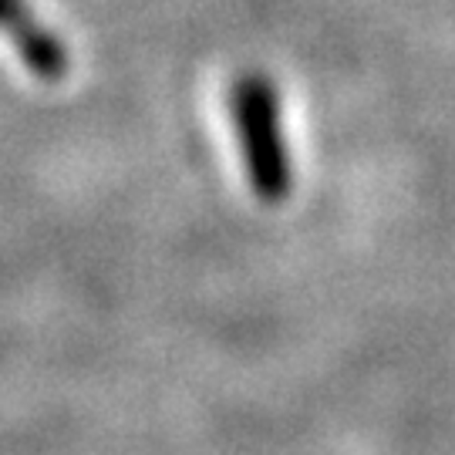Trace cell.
Here are the masks:
<instances>
[{
    "label": "cell",
    "instance_id": "6da1fadb",
    "mask_svg": "<svg viewBox=\"0 0 455 455\" xmlns=\"http://www.w3.org/2000/svg\"><path fill=\"white\" fill-rule=\"evenodd\" d=\"M229 115L246 186L270 206L283 203L293 189V159L276 84L263 71L240 75L229 88Z\"/></svg>",
    "mask_w": 455,
    "mask_h": 455
},
{
    "label": "cell",
    "instance_id": "7a4b0ae2",
    "mask_svg": "<svg viewBox=\"0 0 455 455\" xmlns=\"http://www.w3.org/2000/svg\"><path fill=\"white\" fill-rule=\"evenodd\" d=\"M0 34L11 37L20 61L41 82H61L68 71V51L54 34L28 11L24 0H0Z\"/></svg>",
    "mask_w": 455,
    "mask_h": 455
}]
</instances>
